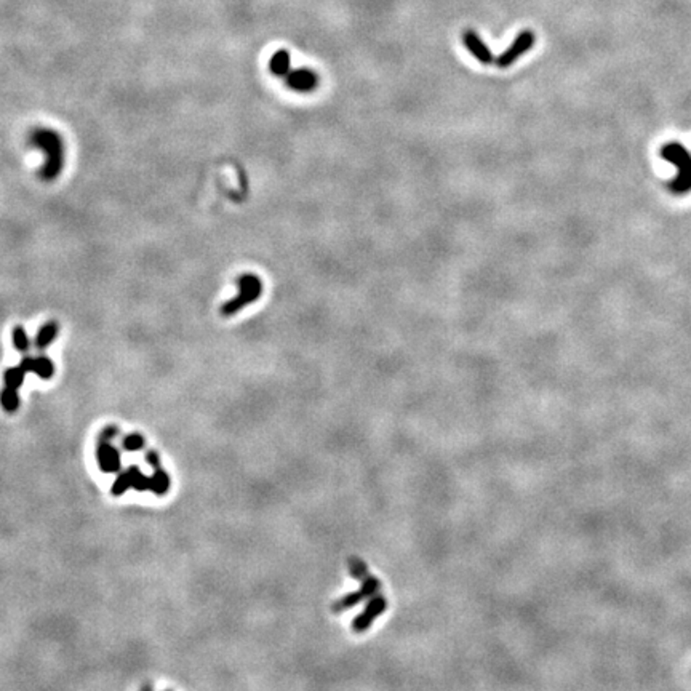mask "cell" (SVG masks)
<instances>
[{
	"mask_svg": "<svg viewBox=\"0 0 691 691\" xmlns=\"http://www.w3.org/2000/svg\"><path fill=\"white\" fill-rule=\"evenodd\" d=\"M462 39H464V45L467 47V50L482 64H492L494 61L492 50H489L487 43L480 39V36L476 31H466Z\"/></svg>",
	"mask_w": 691,
	"mask_h": 691,
	"instance_id": "obj_9",
	"label": "cell"
},
{
	"mask_svg": "<svg viewBox=\"0 0 691 691\" xmlns=\"http://www.w3.org/2000/svg\"><path fill=\"white\" fill-rule=\"evenodd\" d=\"M20 367L24 370L26 373H34L40 379H52L54 377V363L52 362V358H48L47 356H39V357H24L21 360Z\"/></svg>",
	"mask_w": 691,
	"mask_h": 691,
	"instance_id": "obj_8",
	"label": "cell"
},
{
	"mask_svg": "<svg viewBox=\"0 0 691 691\" xmlns=\"http://www.w3.org/2000/svg\"><path fill=\"white\" fill-rule=\"evenodd\" d=\"M146 462L152 467V469H159L160 467V456L157 451H148L146 453Z\"/></svg>",
	"mask_w": 691,
	"mask_h": 691,
	"instance_id": "obj_22",
	"label": "cell"
},
{
	"mask_svg": "<svg viewBox=\"0 0 691 691\" xmlns=\"http://www.w3.org/2000/svg\"><path fill=\"white\" fill-rule=\"evenodd\" d=\"M662 159L674 163L677 168V176L672 181V190L676 194H688L691 190V154L680 143H667L661 149Z\"/></svg>",
	"mask_w": 691,
	"mask_h": 691,
	"instance_id": "obj_2",
	"label": "cell"
},
{
	"mask_svg": "<svg viewBox=\"0 0 691 691\" xmlns=\"http://www.w3.org/2000/svg\"><path fill=\"white\" fill-rule=\"evenodd\" d=\"M12 340H13V346H15L16 351L21 352V354L29 352L31 340H29V336H27L26 330L23 328V326L21 325L15 326L13 331H12Z\"/></svg>",
	"mask_w": 691,
	"mask_h": 691,
	"instance_id": "obj_17",
	"label": "cell"
},
{
	"mask_svg": "<svg viewBox=\"0 0 691 691\" xmlns=\"http://www.w3.org/2000/svg\"><path fill=\"white\" fill-rule=\"evenodd\" d=\"M133 488L136 489V492H139V493L151 492V477L144 476L143 472H141V471L138 469V471H136V474H135Z\"/></svg>",
	"mask_w": 691,
	"mask_h": 691,
	"instance_id": "obj_21",
	"label": "cell"
},
{
	"mask_svg": "<svg viewBox=\"0 0 691 691\" xmlns=\"http://www.w3.org/2000/svg\"><path fill=\"white\" fill-rule=\"evenodd\" d=\"M237 285H238L237 296L229 299V301L222 304L221 307V314L225 315V317H231V315L241 312L242 309L248 306V304L258 301L261 293H263V284H261V279L258 275L253 274L241 275L237 280Z\"/></svg>",
	"mask_w": 691,
	"mask_h": 691,
	"instance_id": "obj_3",
	"label": "cell"
},
{
	"mask_svg": "<svg viewBox=\"0 0 691 691\" xmlns=\"http://www.w3.org/2000/svg\"><path fill=\"white\" fill-rule=\"evenodd\" d=\"M360 589H362L363 592H365V595H367L368 598H372V597H374L377 594H379V589H381V581L377 578V576L370 575L367 579H363V581H362Z\"/></svg>",
	"mask_w": 691,
	"mask_h": 691,
	"instance_id": "obj_20",
	"label": "cell"
},
{
	"mask_svg": "<svg viewBox=\"0 0 691 691\" xmlns=\"http://www.w3.org/2000/svg\"><path fill=\"white\" fill-rule=\"evenodd\" d=\"M122 447L125 451H139L144 448V437L138 432H133L127 435L122 440Z\"/></svg>",
	"mask_w": 691,
	"mask_h": 691,
	"instance_id": "obj_19",
	"label": "cell"
},
{
	"mask_svg": "<svg viewBox=\"0 0 691 691\" xmlns=\"http://www.w3.org/2000/svg\"><path fill=\"white\" fill-rule=\"evenodd\" d=\"M136 471H138V467L132 466V467H128L127 471L121 472V474L116 477V480H114L112 487H111V493L114 494V496H122V494L127 493L130 488H133V480H135Z\"/></svg>",
	"mask_w": 691,
	"mask_h": 691,
	"instance_id": "obj_11",
	"label": "cell"
},
{
	"mask_svg": "<svg viewBox=\"0 0 691 691\" xmlns=\"http://www.w3.org/2000/svg\"><path fill=\"white\" fill-rule=\"evenodd\" d=\"M347 567H349V571H351V576L356 581H362L363 579H367L370 573H368V567H367V563L363 562L362 559H357V557H351L349 560H347Z\"/></svg>",
	"mask_w": 691,
	"mask_h": 691,
	"instance_id": "obj_18",
	"label": "cell"
},
{
	"mask_svg": "<svg viewBox=\"0 0 691 691\" xmlns=\"http://www.w3.org/2000/svg\"><path fill=\"white\" fill-rule=\"evenodd\" d=\"M96 461L100 469L107 472V474H114V472H119L121 469V453L106 439H100V442H98Z\"/></svg>",
	"mask_w": 691,
	"mask_h": 691,
	"instance_id": "obj_6",
	"label": "cell"
},
{
	"mask_svg": "<svg viewBox=\"0 0 691 691\" xmlns=\"http://www.w3.org/2000/svg\"><path fill=\"white\" fill-rule=\"evenodd\" d=\"M0 405H2V408L8 413V415H13V413L18 411V408L21 405L18 389L5 386V388L0 390Z\"/></svg>",
	"mask_w": 691,
	"mask_h": 691,
	"instance_id": "obj_15",
	"label": "cell"
},
{
	"mask_svg": "<svg viewBox=\"0 0 691 691\" xmlns=\"http://www.w3.org/2000/svg\"><path fill=\"white\" fill-rule=\"evenodd\" d=\"M24 377H26V372L23 368L10 367V368L5 370V373H3L5 386H8V388H13V389H20L24 383Z\"/></svg>",
	"mask_w": 691,
	"mask_h": 691,
	"instance_id": "obj_16",
	"label": "cell"
},
{
	"mask_svg": "<svg viewBox=\"0 0 691 691\" xmlns=\"http://www.w3.org/2000/svg\"><path fill=\"white\" fill-rule=\"evenodd\" d=\"M287 85L299 93H311L319 85L317 74L311 69H296L287 74Z\"/></svg>",
	"mask_w": 691,
	"mask_h": 691,
	"instance_id": "obj_7",
	"label": "cell"
},
{
	"mask_svg": "<svg viewBox=\"0 0 691 691\" xmlns=\"http://www.w3.org/2000/svg\"><path fill=\"white\" fill-rule=\"evenodd\" d=\"M365 598H368L365 595V592H363L362 589H358L356 592H351V594H346V595H342L341 598H338V600L331 603V612L333 613H342V612H347V610H351V608L354 607H357L358 603H362Z\"/></svg>",
	"mask_w": 691,
	"mask_h": 691,
	"instance_id": "obj_10",
	"label": "cell"
},
{
	"mask_svg": "<svg viewBox=\"0 0 691 691\" xmlns=\"http://www.w3.org/2000/svg\"><path fill=\"white\" fill-rule=\"evenodd\" d=\"M170 485H172L170 476H168L162 467L154 469V474L151 477V492L157 494V496H165V494L170 492Z\"/></svg>",
	"mask_w": 691,
	"mask_h": 691,
	"instance_id": "obj_14",
	"label": "cell"
},
{
	"mask_svg": "<svg viewBox=\"0 0 691 691\" xmlns=\"http://www.w3.org/2000/svg\"><path fill=\"white\" fill-rule=\"evenodd\" d=\"M29 143L45 152L40 176L45 181H53L64 167V144L61 136L50 128H36L29 135Z\"/></svg>",
	"mask_w": 691,
	"mask_h": 691,
	"instance_id": "obj_1",
	"label": "cell"
},
{
	"mask_svg": "<svg viewBox=\"0 0 691 691\" xmlns=\"http://www.w3.org/2000/svg\"><path fill=\"white\" fill-rule=\"evenodd\" d=\"M290 54H288L287 50H279L277 53H274V56L271 58V63H269V68H271V73L277 75V77H287V74L290 73Z\"/></svg>",
	"mask_w": 691,
	"mask_h": 691,
	"instance_id": "obj_13",
	"label": "cell"
},
{
	"mask_svg": "<svg viewBox=\"0 0 691 691\" xmlns=\"http://www.w3.org/2000/svg\"><path fill=\"white\" fill-rule=\"evenodd\" d=\"M388 598L381 594H377L372 598H368L367 607L363 608V612L360 614H357L354 618V621L351 624V629L354 634H363L372 628V624L379 618V614H383L388 610Z\"/></svg>",
	"mask_w": 691,
	"mask_h": 691,
	"instance_id": "obj_4",
	"label": "cell"
},
{
	"mask_svg": "<svg viewBox=\"0 0 691 691\" xmlns=\"http://www.w3.org/2000/svg\"><path fill=\"white\" fill-rule=\"evenodd\" d=\"M58 333H59V326H58L56 322H48V324H45L39 331H37L36 340H34V346L39 351L47 349V347L50 346L54 340H56Z\"/></svg>",
	"mask_w": 691,
	"mask_h": 691,
	"instance_id": "obj_12",
	"label": "cell"
},
{
	"mask_svg": "<svg viewBox=\"0 0 691 691\" xmlns=\"http://www.w3.org/2000/svg\"><path fill=\"white\" fill-rule=\"evenodd\" d=\"M533 45H535V34H533L531 31L520 32V34L515 37V40L496 58V66L498 68L512 66L517 59L524 56L526 52H530V48Z\"/></svg>",
	"mask_w": 691,
	"mask_h": 691,
	"instance_id": "obj_5",
	"label": "cell"
}]
</instances>
